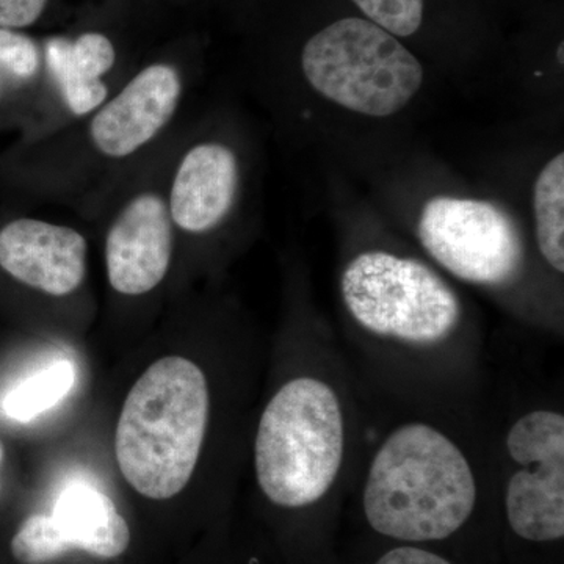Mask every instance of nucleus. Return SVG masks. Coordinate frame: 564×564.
<instances>
[{"label": "nucleus", "instance_id": "obj_1", "mask_svg": "<svg viewBox=\"0 0 564 564\" xmlns=\"http://www.w3.org/2000/svg\"><path fill=\"white\" fill-rule=\"evenodd\" d=\"M192 87L191 74L173 58L133 69L87 117L28 141L32 191L79 214L184 120Z\"/></svg>", "mask_w": 564, "mask_h": 564}, {"label": "nucleus", "instance_id": "obj_2", "mask_svg": "<svg viewBox=\"0 0 564 564\" xmlns=\"http://www.w3.org/2000/svg\"><path fill=\"white\" fill-rule=\"evenodd\" d=\"M475 499L473 469L454 441L426 423H408L375 455L364 511L378 533L419 543L454 534Z\"/></svg>", "mask_w": 564, "mask_h": 564}, {"label": "nucleus", "instance_id": "obj_3", "mask_svg": "<svg viewBox=\"0 0 564 564\" xmlns=\"http://www.w3.org/2000/svg\"><path fill=\"white\" fill-rule=\"evenodd\" d=\"M207 419L203 370L181 356L152 364L128 393L115 433L122 477L148 499H172L191 481Z\"/></svg>", "mask_w": 564, "mask_h": 564}, {"label": "nucleus", "instance_id": "obj_4", "mask_svg": "<svg viewBox=\"0 0 564 564\" xmlns=\"http://www.w3.org/2000/svg\"><path fill=\"white\" fill-rule=\"evenodd\" d=\"M299 73L313 98L367 121L403 113L425 85V69L413 52L358 17L314 33L300 52Z\"/></svg>", "mask_w": 564, "mask_h": 564}, {"label": "nucleus", "instance_id": "obj_5", "mask_svg": "<svg viewBox=\"0 0 564 564\" xmlns=\"http://www.w3.org/2000/svg\"><path fill=\"white\" fill-rule=\"evenodd\" d=\"M344 415L336 392L296 378L274 393L259 422L256 475L273 503L302 508L332 488L344 459Z\"/></svg>", "mask_w": 564, "mask_h": 564}, {"label": "nucleus", "instance_id": "obj_6", "mask_svg": "<svg viewBox=\"0 0 564 564\" xmlns=\"http://www.w3.org/2000/svg\"><path fill=\"white\" fill-rule=\"evenodd\" d=\"M184 121L79 212L101 225L107 280L124 299L158 291L172 270L177 237L166 202V174Z\"/></svg>", "mask_w": 564, "mask_h": 564}, {"label": "nucleus", "instance_id": "obj_7", "mask_svg": "<svg viewBox=\"0 0 564 564\" xmlns=\"http://www.w3.org/2000/svg\"><path fill=\"white\" fill-rule=\"evenodd\" d=\"M254 150L229 111L185 120L166 174V202L177 237L206 240L250 214Z\"/></svg>", "mask_w": 564, "mask_h": 564}, {"label": "nucleus", "instance_id": "obj_8", "mask_svg": "<svg viewBox=\"0 0 564 564\" xmlns=\"http://www.w3.org/2000/svg\"><path fill=\"white\" fill-rule=\"evenodd\" d=\"M339 289L352 321L375 336L436 344L462 321V303L444 278L399 252L364 250L352 256Z\"/></svg>", "mask_w": 564, "mask_h": 564}, {"label": "nucleus", "instance_id": "obj_9", "mask_svg": "<svg viewBox=\"0 0 564 564\" xmlns=\"http://www.w3.org/2000/svg\"><path fill=\"white\" fill-rule=\"evenodd\" d=\"M413 214L423 251L467 284L505 288L524 269V232L502 199L466 188H436L423 193Z\"/></svg>", "mask_w": 564, "mask_h": 564}, {"label": "nucleus", "instance_id": "obj_10", "mask_svg": "<svg viewBox=\"0 0 564 564\" xmlns=\"http://www.w3.org/2000/svg\"><path fill=\"white\" fill-rule=\"evenodd\" d=\"M508 454L519 464L507 486L508 522L518 536L545 543L564 534V417L533 411L511 426Z\"/></svg>", "mask_w": 564, "mask_h": 564}, {"label": "nucleus", "instance_id": "obj_11", "mask_svg": "<svg viewBox=\"0 0 564 564\" xmlns=\"http://www.w3.org/2000/svg\"><path fill=\"white\" fill-rule=\"evenodd\" d=\"M44 80L39 120L28 141L65 128L98 109L131 76L117 44L99 31L51 36L43 43Z\"/></svg>", "mask_w": 564, "mask_h": 564}, {"label": "nucleus", "instance_id": "obj_12", "mask_svg": "<svg viewBox=\"0 0 564 564\" xmlns=\"http://www.w3.org/2000/svg\"><path fill=\"white\" fill-rule=\"evenodd\" d=\"M88 240L73 226L22 215L0 226V269L24 288L65 300L88 276Z\"/></svg>", "mask_w": 564, "mask_h": 564}, {"label": "nucleus", "instance_id": "obj_13", "mask_svg": "<svg viewBox=\"0 0 564 564\" xmlns=\"http://www.w3.org/2000/svg\"><path fill=\"white\" fill-rule=\"evenodd\" d=\"M52 518L70 549L99 558H117L131 543L128 522L107 494L93 486L70 485L61 494Z\"/></svg>", "mask_w": 564, "mask_h": 564}, {"label": "nucleus", "instance_id": "obj_14", "mask_svg": "<svg viewBox=\"0 0 564 564\" xmlns=\"http://www.w3.org/2000/svg\"><path fill=\"white\" fill-rule=\"evenodd\" d=\"M534 243L554 272H564V152L556 151L534 173L530 191Z\"/></svg>", "mask_w": 564, "mask_h": 564}, {"label": "nucleus", "instance_id": "obj_15", "mask_svg": "<svg viewBox=\"0 0 564 564\" xmlns=\"http://www.w3.org/2000/svg\"><path fill=\"white\" fill-rule=\"evenodd\" d=\"M76 383V370L68 361L55 362L17 386L3 399V411L10 419L29 422L62 402Z\"/></svg>", "mask_w": 564, "mask_h": 564}, {"label": "nucleus", "instance_id": "obj_16", "mask_svg": "<svg viewBox=\"0 0 564 564\" xmlns=\"http://www.w3.org/2000/svg\"><path fill=\"white\" fill-rule=\"evenodd\" d=\"M73 551L52 514H33L11 541V552L22 564L54 562Z\"/></svg>", "mask_w": 564, "mask_h": 564}, {"label": "nucleus", "instance_id": "obj_17", "mask_svg": "<svg viewBox=\"0 0 564 564\" xmlns=\"http://www.w3.org/2000/svg\"><path fill=\"white\" fill-rule=\"evenodd\" d=\"M366 20L380 25L397 39H408L421 31L425 0H352Z\"/></svg>", "mask_w": 564, "mask_h": 564}, {"label": "nucleus", "instance_id": "obj_18", "mask_svg": "<svg viewBox=\"0 0 564 564\" xmlns=\"http://www.w3.org/2000/svg\"><path fill=\"white\" fill-rule=\"evenodd\" d=\"M51 0H0V28H31L43 18Z\"/></svg>", "mask_w": 564, "mask_h": 564}, {"label": "nucleus", "instance_id": "obj_19", "mask_svg": "<svg viewBox=\"0 0 564 564\" xmlns=\"http://www.w3.org/2000/svg\"><path fill=\"white\" fill-rule=\"evenodd\" d=\"M375 564H451L432 552L415 547H399L381 556Z\"/></svg>", "mask_w": 564, "mask_h": 564}, {"label": "nucleus", "instance_id": "obj_20", "mask_svg": "<svg viewBox=\"0 0 564 564\" xmlns=\"http://www.w3.org/2000/svg\"><path fill=\"white\" fill-rule=\"evenodd\" d=\"M7 90H9V87H7L6 80H3L2 76H0V101H2L3 93Z\"/></svg>", "mask_w": 564, "mask_h": 564}, {"label": "nucleus", "instance_id": "obj_21", "mask_svg": "<svg viewBox=\"0 0 564 564\" xmlns=\"http://www.w3.org/2000/svg\"><path fill=\"white\" fill-rule=\"evenodd\" d=\"M3 458V447L2 444H0V462H2Z\"/></svg>", "mask_w": 564, "mask_h": 564}]
</instances>
